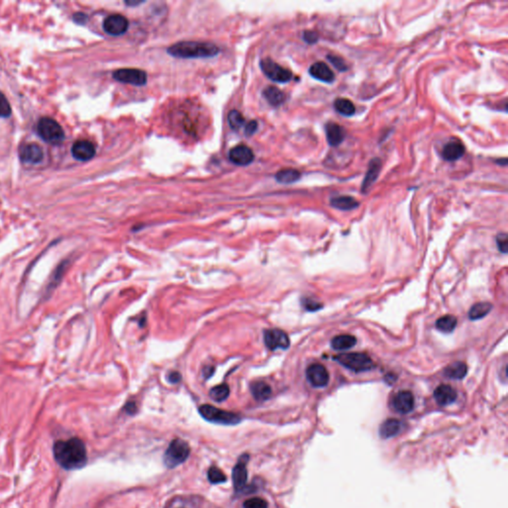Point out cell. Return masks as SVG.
I'll list each match as a JSON object with an SVG mask.
<instances>
[{
	"label": "cell",
	"mask_w": 508,
	"mask_h": 508,
	"mask_svg": "<svg viewBox=\"0 0 508 508\" xmlns=\"http://www.w3.org/2000/svg\"><path fill=\"white\" fill-rule=\"evenodd\" d=\"M56 462L65 470H78L86 466L88 457L84 442L79 438L59 440L53 446Z\"/></svg>",
	"instance_id": "6da1fadb"
},
{
	"label": "cell",
	"mask_w": 508,
	"mask_h": 508,
	"mask_svg": "<svg viewBox=\"0 0 508 508\" xmlns=\"http://www.w3.org/2000/svg\"><path fill=\"white\" fill-rule=\"evenodd\" d=\"M168 54L181 59H203L211 58L219 53V48L208 42L183 41L170 46Z\"/></svg>",
	"instance_id": "7a4b0ae2"
},
{
	"label": "cell",
	"mask_w": 508,
	"mask_h": 508,
	"mask_svg": "<svg viewBox=\"0 0 508 508\" xmlns=\"http://www.w3.org/2000/svg\"><path fill=\"white\" fill-rule=\"evenodd\" d=\"M37 132L47 143L56 145L65 139V132L56 120L50 118H42L38 121Z\"/></svg>",
	"instance_id": "3957f363"
},
{
	"label": "cell",
	"mask_w": 508,
	"mask_h": 508,
	"mask_svg": "<svg viewBox=\"0 0 508 508\" xmlns=\"http://www.w3.org/2000/svg\"><path fill=\"white\" fill-rule=\"evenodd\" d=\"M334 359L345 367L355 372L368 371L375 366L373 360L370 359V357L363 353L342 354L335 357Z\"/></svg>",
	"instance_id": "277c9868"
},
{
	"label": "cell",
	"mask_w": 508,
	"mask_h": 508,
	"mask_svg": "<svg viewBox=\"0 0 508 508\" xmlns=\"http://www.w3.org/2000/svg\"><path fill=\"white\" fill-rule=\"evenodd\" d=\"M189 455H190L189 444L181 439H175L170 443L165 453L164 456L165 465L170 469H174L175 467L183 464L188 459Z\"/></svg>",
	"instance_id": "5b68a950"
},
{
	"label": "cell",
	"mask_w": 508,
	"mask_h": 508,
	"mask_svg": "<svg viewBox=\"0 0 508 508\" xmlns=\"http://www.w3.org/2000/svg\"><path fill=\"white\" fill-rule=\"evenodd\" d=\"M199 412L203 418L216 424L237 425L241 421V417L238 414L218 409L208 404L201 406Z\"/></svg>",
	"instance_id": "8992f818"
},
{
	"label": "cell",
	"mask_w": 508,
	"mask_h": 508,
	"mask_svg": "<svg viewBox=\"0 0 508 508\" xmlns=\"http://www.w3.org/2000/svg\"><path fill=\"white\" fill-rule=\"evenodd\" d=\"M260 68L264 75L273 82L285 84L292 80L293 74L288 69L280 66L269 58L260 61Z\"/></svg>",
	"instance_id": "52a82bcc"
},
{
	"label": "cell",
	"mask_w": 508,
	"mask_h": 508,
	"mask_svg": "<svg viewBox=\"0 0 508 508\" xmlns=\"http://www.w3.org/2000/svg\"><path fill=\"white\" fill-rule=\"evenodd\" d=\"M112 77L120 83L135 87H142L147 83L146 73L138 69H120L112 74Z\"/></svg>",
	"instance_id": "ba28073f"
},
{
	"label": "cell",
	"mask_w": 508,
	"mask_h": 508,
	"mask_svg": "<svg viewBox=\"0 0 508 508\" xmlns=\"http://www.w3.org/2000/svg\"><path fill=\"white\" fill-rule=\"evenodd\" d=\"M308 381L314 387H325L329 381L328 369L321 363L311 364L306 371Z\"/></svg>",
	"instance_id": "9c48e42d"
},
{
	"label": "cell",
	"mask_w": 508,
	"mask_h": 508,
	"mask_svg": "<svg viewBox=\"0 0 508 508\" xmlns=\"http://www.w3.org/2000/svg\"><path fill=\"white\" fill-rule=\"evenodd\" d=\"M264 343L265 346L271 351H275L278 349L287 350L290 346V340L288 334L282 329H278L265 330Z\"/></svg>",
	"instance_id": "30bf717a"
},
{
	"label": "cell",
	"mask_w": 508,
	"mask_h": 508,
	"mask_svg": "<svg viewBox=\"0 0 508 508\" xmlns=\"http://www.w3.org/2000/svg\"><path fill=\"white\" fill-rule=\"evenodd\" d=\"M102 27L104 32L111 36H120L127 31L129 22L126 17L120 14H114L104 19Z\"/></svg>",
	"instance_id": "8fae6325"
},
{
	"label": "cell",
	"mask_w": 508,
	"mask_h": 508,
	"mask_svg": "<svg viewBox=\"0 0 508 508\" xmlns=\"http://www.w3.org/2000/svg\"><path fill=\"white\" fill-rule=\"evenodd\" d=\"M249 457L248 455H242L239 458V462L235 466L233 470V481H234V487L236 490L239 492L241 491L246 484L247 481V463H248Z\"/></svg>",
	"instance_id": "7c38bea8"
},
{
	"label": "cell",
	"mask_w": 508,
	"mask_h": 508,
	"mask_svg": "<svg viewBox=\"0 0 508 508\" xmlns=\"http://www.w3.org/2000/svg\"><path fill=\"white\" fill-rule=\"evenodd\" d=\"M230 160L238 166H247L254 160V153L248 146L239 144L229 153Z\"/></svg>",
	"instance_id": "4fadbf2b"
},
{
	"label": "cell",
	"mask_w": 508,
	"mask_h": 508,
	"mask_svg": "<svg viewBox=\"0 0 508 508\" xmlns=\"http://www.w3.org/2000/svg\"><path fill=\"white\" fill-rule=\"evenodd\" d=\"M393 407L400 414H408L414 408V396L410 391H399L393 398Z\"/></svg>",
	"instance_id": "5bb4252c"
},
{
	"label": "cell",
	"mask_w": 508,
	"mask_h": 508,
	"mask_svg": "<svg viewBox=\"0 0 508 508\" xmlns=\"http://www.w3.org/2000/svg\"><path fill=\"white\" fill-rule=\"evenodd\" d=\"M72 155L79 161H89L95 155V147L90 141L78 140L72 147Z\"/></svg>",
	"instance_id": "9a60e30c"
},
{
	"label": "cell",
	"mask_w": 508,
	"mask_h": 508,
	"mask_svg": "<svg viewBox=\"0 0 508 508\" xmlns=\"http://www.w3.org/2000/svg\"><path fill=\"white\" fill-rule=\"evenodd\" d=\"M19 156H20V159L24 163L38 164L43 160L44 153H43V149L38 144L29 143V144H25L21 147L20 152H19Z\"/></svg>",
	"instance_id": "2e32d148"
},
{
	"label": "cell",
	"mask_w": 508,
	"mask_h": 508,
	"mask_svg": "<svg viewBox=\"0 0 508 508\" xmlns=\"http://www.w3.org/2000/svg\"><path fill=\"white\" fill-rule=\"evenodd\" d=\"M309 74L316 80L324 83H332L334 81V74L329 66L324 62H317L309 69Z\"/></svg>",
	"instance_id": "e0dca14e"
},
{
	"label": "cell",
	"mask_w": 508,
	"mask_h": 508,
	"mask_svg": "<svg viewBox=\"0 0 508 508\" xmlns=\"http://www.w3.org/2000/svg\"><path fill=\"white\" fill-rule=\"evenodd\" d=\"M325 131L328 143L332 147L341 145L346 138L345 129L335 122H328L325 126Z\"/></svg>",
	"instance_id": "ac0fdd59"
},
{
	"label": "cell",
	"mask_w": 508,
	"mask_h": 508,
	"mask_svg": "<svg viewBox=\"0 0 508 508\" xmlns=\"http://www.w3.org/2000/svg\"><path fill=\"white\" fill-rule=\"evenodd\" d=\"M380 171H381V160L379 158L372 159L368 165L367 172L362 182L361 191L363 194L366 193L370 189V187L374 184V182L379 176Z\"/></svg>",
	"instance_id": "d6986e66"
},
{
	"label": "cell",
	"mask_w": 508,
	"mask_h": 508,
	"mask_svg": "<svg viewBox=\"0 0 508 508\" xmlns=\"http://www.w3.org/2000/svg\"><path fill=\"white\" fill-rule=\"evenodd\" d=\"M466 152L464 144L457 140H450L443 147L442 157L448 162H454L461 159Z\"/></svg>",
	"instance_id": "ffe728a7"
},
{
	"label": "cell",
	"mask_w": 508,
	"mask_h": 508,
	"mask_svg": "<svg viewBox=\"0 0 508 508\" xmlns=\"http://www.w3.org/2000/svg\"><path fill=\"white\" fill-rule=\"evenodd\" d=\"M458 397L457 391L449 385L442 384L434 391V398L441 406H448L454 403Z\"/></svg>",
	"instance_id": "44dd1931"
},
{
	"label": "cell",
	"mask_w": 508,
	"mask_h": 508,
	"mask_svg": "<svg viewBox=\"0 0 508 508\" xmlns=\"http://www.w3.org/2000/svg\"><path fill=\"white\" fill-rule=\"evenodd\" d=\"M403 428L402 422L397 419H388L383 422L379 428V435L383 439L395 437Z\"/></svg>",
	"instance_id": "7402d4cb"
},
{
	"label": "cell",
	"mask_w": 508,
	"mask_h": 508,
	"mask_svg": "<svg viewBox=\"0 0 508 508\" xmlns=\"http://www.w3.org/2000/svg\"><path fill=\"white\" fill-rule=\"evenodd\" d=\"M356 344L357 338L351 334L336 335L330 342L331 348L335 351H347L349 349H352Z\"/></svg>",
	"instance_id": "603a6c76"
},
{
	"label": "cell",
	"mask_w": 508,
	"mask_h": 508,
	"mask_svg": "<svg viewBox=\"0 0 508 508\" xmlns=\"http://www.w3.org/2000/svg\"><path fill=\"white\" fill-rule=\"evenodd\" d=\"M264 98L273 106H279L286 100V94L276 87H267L262 92Z\"/></svg>",
	"instance_id": "cb8c5ba5"
},
{
	"label": "cell",
	"mask_w": 508,
	"mask_h": 508,
	"mask_svg": "<svg viewBox=\"0 0 508 508\" xmlns=\"http://www.w3.org/2000/svg\"><path fill=\"white\" fill-rule=\"evenodd\" d=\"M330 206L341 210H352L357 209L359 206V203L353 197L341 196L332 198L330 200Z\"/></svg>",
	"instance_id": "d4e9b609"
},
{
	"label": "cell",
	"mask_w": 508,
	"mask_h": 508,
	"mask_svg": "<svg viewBox=\"0 0 508 508\" xmlns=\"http://www.w3.org/2000/svg\"><path fill=\"white\" fill-rule=\"evenodd\" d=\"M444 373L450 379H463L468 373V366L465 362L456 361L445 368Z\"/></svg>",
	"instance_id": "484cf974"
},
{
	"label": "cell",
	"mask_w": 508,
	"mask_h": 508,
	"mask_svg": "<svg viewBox=\"0 0 508 508\" xmlns=\"http://www.w3.org/2000/svg\"><path fill=\"white\" fill-rule=\"evenodd\" d=\"M251 393L257 401H266L272 394V389L264 381H255L250 386Z\"/></svg>",
	"instance_id": "4316f807"
},
{
	"label": "cell",
	"mask_w": 508,
	"mask_h": 508,
	"mask_svg": "<svg viewBox=\"0 0 508 508\" xmlns=\"http://www.w3.org/2000/svg\"><path fill=\"white\" fill-rule=\"evenodd\" d=\"M333 104H334L335 110L344 117L350 118L356 114V106H355L354 102L348 98H344V97L337 98V99H335Z\"/></svg>",
	"instance_id": "83f0119b"
},
{
	"label": "cell",
	"mask_w": 508,
	"mask_h": 508,
	"mask_svg": "<svg viewBox=\"0 0 508 508\" xmlns=\"http://www.w3.org/2000/svg\"><path fill=\"white\" fill-rule=\"evenodd\" d=\"M492 310V305L488 302H479L475 304L469 311V317L471 320L476 321L484 318Z\"/></svg>",
	"instance_id": "f1b7e54d"
},
{
	"label": "cell",
	"mask_w": 508,
	"mask_h": 508,
	"mask_svg": "<svg viewBox=\"0 0 508 508\" xmlns=\"http://www.w3.org/2000/svg\"><path fill=\"white\" fill-rule=\"evenodd\" d=\"M275 179L281 184H293L301 179V173L296 169H282L276 173Z\"/></svg>",
	"instance_id": "f546056e"
},
{
	"label": "cell",
	"mask_w": 508,
	"mask_h": 508,
	"mask_svg": "<svg viewBox=\"0 0 508 508\" xmlns=\"http://www.w3.org/2000/svg\"><path fill=\"white\" fill-rule=\"evenodd\" d=\"M457 324H458V321H457L456 317H454L451 315H447V316L441 317L440 319L437 320L436 327H437V329L443 331V332H451L454 329H456Z\"/></svg>",
	"instance_id": "4dcf8cb0"
},
{
	"label": "cell",
	"mask_w": 508,
	"mask_h": 508,
	"mask_svg": "<svg viewBox=\"0 0 508 508\" xmlns=\"http://www.w3.org/2000/svg\"><path fill=\"white\" fill-rule=\"evenodd\" d=\"M230 395V387L228 384L223 383L210 389L209 396L216 402L224 401Z\"/></svg>",
	"instance_id": "1f68e13d"
},
{
	"label": "cell",
	"mask_w": 508,
	"mask_h": 508,
	"mask_svg": "<svg viewBox=\"0 0 508 508\" xmlns=\"http://www.w3.org/2000/svg\"><path fill=\"white\" fill-rule=\"evenodd\" d=\"M228 121H229L231 128L236 131L242 128L245 123L243 116L239 112V110H232L228 116Z\"/></svg>",
	"instance_id": "d6a6232c"
},
{
	"label": "cell",
	"mask_w": 508,
	"mask_h": 508,
	"mask_svg": "<svg viewBox=\"0 0 508 508\" xmlns=\"http://www.w3.org/2000/svg\"><path fill=\"white\" fill-rule=\"evenodd\" d=\"M208 478L209 482L216 484V483H222L227 480V477L224 474L216 467H210L209 472H208Z\"/></svg>",
	"instance_id": "836d02e7"
},
{
	"label": "cell",
	"mask_w": 508,
	"mask_h": 508,
	"mask_svg": "<svg viewBox=\"0 0 508 508\" xmlns=\"http://www.w3.org/2000/svg\"><path fill=\"white\" fill-rule=\"evenodd\" d=\"M11 116V106L6 96L0 91V118L6 119Z\"/></svg>",
	"instance_id": "e575fe53"
},
{
	"label": "cell",
	"mask_w": 508,
	"mask_h": 508,
	"mask_svg": "<svg viewBox=\"0 0 508 508\" xmlns=\"http://www.w3.org/2000/svg\"><path fill=\"white\" fill-rule=\"evenodd\" d=\"M243 508H268V503L263 498L253 497L243 503Z\"/></svg>",
	"instance_id": "d590c367"
},
{
	"label": "cell",
	"mask_w": 508,
	"mask_h": 508,
	"mask_svg": "<svg viewBox=\"0 0 508 508\" xmlns=\"http://www.w3.org/2000/svg\"><path fill=\"white\" fill-rule=\"evenodd\" d=\"M328 60L331 63V65L336 69L338 70L340 72H345L349 69L347 63L345 62V60L338 56H335V55H329L328 56Z\"/></svg>",
	"instance_id": "8d00e7d4"
},
{
	"label": "cell",
	"mask_w": 508,
	"mask_h": 508,
	"mask_svg": "<svg viewBox=\"0 0 508 508\" xmlns=\"http://www.w3.org/2000/svg\"><path fill=\"white\" fill-rule=\"evenodd\" d=\"M66 267H67V266H66V262H63L61 265L58 266V268L56 270V273H55V275H54L53 279L51 280V282H50V284H49V289H53V288H55V287L57 286V284H58V283H59V281H60L58 278H59V277H62V274H64Z\"/></svg>",
	"instance_id": "74e56055"
},
{
	"label": "cell",
	"mask_w": 508,
	"mask_h": 508,
	"mask_svg": "<svg viewBox=\"0 0 508 508\" xmlns=\"http://www.w3.org/2000/svg\"><path fill=\"white\" fill-rule=\"evenodd\" d=\"M496 244L500 252L506 253L508 249V239L506 234H500L496 238Z\"/></svg>",
	"instance_id": "f35d334b"
},
{
	"label": "cell",
	"mask_w": 508,
	"mask_h": 508,
	"mask_svg": "<svg viewBox=\"0 0 508 508\" xmlns=\"http://www.w3.org/2000/svg\"><path fill=\"white\" fill-rule=\"evenodd\" d=\"M303 39L308 44H316L319 41V35L315 31H305L303 34Z\"/></svg>",
	"instance_id": "ab89813d"
},
{
	"label": "cell",
	"mask_w": 508,
	"mask_h": 508,
	"mask_svg": "<svg viewBox=\"0 0 508 508\" xmlns=\"http://www.w3.org/2000/svg\"><path fill=\"white\" fill-rule=\"evenodd\" d=\"M303 306L308 311H311V312L317 311V310H319L322 307L321 304H319L318 302H316V301L312 299H304V301H303Z\"/></svg>",
	"instance_id": "60d3db41"
},
{
	"label": "cell",
	"mask_w": 508,
	"mask_h": 508,
	"mask_svg": "<svg viewBox=\"0 0 508 508\" xmlns=\"http://www.w3.org/2000/svg\"><path fill=\"white\" fill-rule=\"evenodd\" d=\"M257 122L255 120H251L249 122H247L244 126V133L249 136V135H252L256 130H257Z\"/></svg>",
	"instance_id": "b9f144b4"
},
{
	"label": "cell",
	"mask_w": 508,
	"mask_h": 508,
	"mask_svg": "<svg viewBox=\"0 0 508 508\" xmlns=\"http://www.w3.org/2000/svg\"><path fill=\"white\" fill-rule=\"evenodd\" d=\"M74 20L77 22V23H80V24H84L87 22L88 20V16L85 14V13H82V12H79V13H76L74 15Z\"/></svg>",
	"instance_id": "7bdbcfd3"
},
{
	"label": "cell",
	"mask_w": 508,
	"mask_h": 508,
	"mask_svg": "<svg viewBox=\"0 0 508 508\" xmlns=\"http://www.w3.org/2000/svg\"><path fill=\"white\" fill-rule=\"evenodd\" d=\"M124 410H125L128 414H134V413L137 411L136 404H135L134 402H128V403L125 405Z\"/></svg>",
	"instance_id": "ee69618b"
},
{
	"label": "cell",
	"mask_w": 508,
	"mask_h": 508,
	"mask_svg": "<svg viewBox=\"0 0 508 508\" xmlns=\"http://www.w3.org/2000/svg\"><path fill=\"white\" fill-rule=\"evenodd\" d=\"M168 377H169L170 382H172V383H178L179 381H181V374L177 371H172Z\"/></svg>",
	"instance_id": "f6af8a7d"
},
{
	"label": "cell",
	"mask_w": 508,
	"mask_h": 508,
	"mask_svg": "<svg viewBox=\"0 0 508 508\" xmlns=\"http://www.w3.org/2000/svg\"><path fill=\"white\" fill-rule=\"evenodd\" d=\"M214 372V367L213 366H210V365H208V366H205L204 367V376L206 378H209Z\"/></svg>",
	"instance_id": "bcb514c9"
},
{
	"label": "cell",
	"mask_w": 508,
	"mask_h": 508,
	"mask_svg": "<svg viewBox=\"0 0 508 508\" xmlns=\"http://www.w3.org/2000/svg\"><path fill=\"white\" fill-rule=\"evenodd\" d=\"M496 163L499 164V165H502V166H506L507 165V159L503 158V159H500V160H496Z\"/></svg>",
	"instance_id": "7dc6e473"
}]
</instances>
